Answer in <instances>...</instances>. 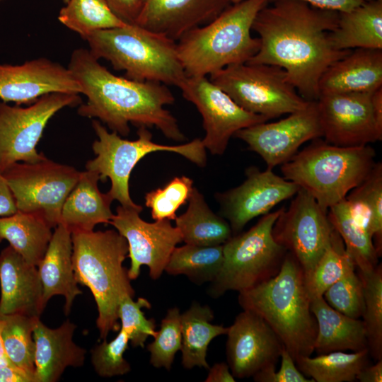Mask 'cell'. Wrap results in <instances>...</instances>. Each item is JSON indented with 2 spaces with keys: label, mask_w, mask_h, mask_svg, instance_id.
<instances>
[{
  "label": "cell",
  "mask_w": 382,
  "mask_h": 382,
  "mask_svg": "<svg viewBox=\"0 0 382 382\" xmlns=\"http://www.w3.org/2000/svg\"><path fill=\"white\" fill-rule=\"evenodd\" d=\"M0 1H3V0H0Z\"/></svg>",
  "instance_id": "cell-55"
},
{
  "label": "cell",
  "mask_w": 382,
  "mask_h": 382,
  "mask_svg": "<svg viewBox=\"0 0 382 382\" xmlns=\"http://www.w3.org/2000/svg\"><path fill=\"white\" fill-rule=\"evenodd\" d=\"M151 305L145 298H138L134 301L131 296L125 297L118 308V318L120 328L124 330L134 347H144L149 336H155L156 331L154 318L146 319L142 311L143 308H151Z\"/></svg>",
  "instance_id": "cell-43"
},
{
  "label": "cell",
  "mask_w": 382,
  "mask_h": 382,
  "mask_svg": "<svg viewBox=\"0 0 382 382\" xmlns=\"http://www.w3.org/2000/svg\"><path fill=\"white\" fill-rule=\"evenodd\" d=\"M268 3V0H243L185 33L177 42V51L186 76H207L227 66L250 60L260 45L259 38L251 35L252 25Z\"/></svg>",
  "instance_id": "cell-5"
},
{
  "label": "cell",
  "mask_w": 382,
  "mask_h": 382,
  "mask_svg": "<svg viewBox=\"0 0 382 382\" xmlns=\"http://www.w3.org/2000/svg\"><path fill=\"white\" fill-rule=\"evenodd\" d=\"M356 379L360 382L382 381V359L377 360L374 365H367L357 375Z\"/></svg>",
  "instance_id": "cell-51"
},
{
  "label": "cell",
  "mask_w": 382,
  "mask_h": 382,
  "mask_svg": "<svg viewBox=\"0 0 382 382\" xmlns=\"http://www.w3.org/2000/svg\"><path fill=\"white\" fill-rule=\"evenodd\" d=\"M91 53L109 62L125 77L180 87L187 76L177 42L133 23L98 30L86 40Z\"/></svg>",
  "instance_id": "cell-7"
},
{
  "label": "cell",
  "mask_w": 382,
  "mask_h": 382,
  "mask_svg": "<svg viewBox=\"0 0 382 382\" xmlns=\"http://www.w3.org/2000/svg\"><path fill=\"white\" fill-rule=\"evenodd\" d=\"M214 318L210 307L197 302L180 314V350L185 369L199 366L209 369L206 357L210 342L217 336L226 335L228 330V327L212 324Z\"/></svg>",
  "instance_id": "cell-30"
},
{
  "label": "cell",
  "mask_w": 382,
  "mask_h": 382,
  "mask_svg": "<svg viewBox=\"0 0 382 382\" xmlns=\"http://www.w3.org/2000/svg\"><path fill=\"white\" fill-rule=\"evenodd\" d=\"M205 382H235V377L231 372L230 368L226 362L214 364L209 368V372Z\"/></svg>",
  "instance_id": "cell-50"
},
{
  "label": "cell",
  "mask_w": 382,
  "mask_h": 382,
  "mask_svg": "<svg viewBox=\"0 0 382 382\" xmlns=\"http://www.w3.org/2000/svg\"><path fill=\"white\" fill-rule=\"evenodd\" d=\"M67 68L87 98L77 110L81 117H96L122 137L129 134L131 123L138 127H156L176 141L186 139L176 118L164 108L175 102L166 85L115 75L89 50L81 47L73 51Z\"/></svg>",
  "instance_id": "cell-2"
},
{
  "label": "cell",
  "mask_w": 382,
  "mask_h": 382,
  "mask_svg": "<svg viewBox=\"0 0 382 382\" xmlns=\"http://www.w3.org/2000/svg\"><path fill=\"white\" fill-rule=\"evenodd\" d=\"M369 356L366 348L352 353L334 351L315 357H302L295 362L300 371L314 382H352L369 365Z\"/></svg>",
  "instance_id": "cell-34"
},
{
  "label": "cell",
  "mask_w": 382,
  "mask_h": 382,
  "mask_svg": "<svg viewBox=\"0 0 382 382\" xmlns=\"http://www.w3.org/2000/svg\"><path fill=\"white\" fill-rule=\"evenodd\" d=\"M327 214L359 272L373 270L378 265V255L372 238L352 216L345 198L330 207Z\"/></svg>",
  "instance_id": "cell-33"
},
{
  "label": "cell",
  "mask_w": 382,
  "mask_h": 382,
  "mask_svg": "<svg viewBox=\"0 0 382 382\" xmlns=\"http://www.w3.org/2000/svg\"><path fill=\"white\" fill-rule=\"evenodd\" d=\"M282 208L263 215L248 231L223 244L224 261L208 289L210 296L249 289L279 272L287 251L274 241L272 231Z\"/></svg>",
  "instance_id": "cell-9"
},
{
  "label": "cell",
  "mask_w": 382,
  "mask_h": 382,
  "mask_svg": "<svg viewBox=\"0 0 382 382\" xmlns=\"http://www.w3.org/2000/svg\"><path fill=\"white\" fill-rule=\"evenodd\" d=\"M129 341L127 332L120 328L112 340L108 342L105 339L91 350V363L98 375L112 377L125 375L130 371V364L124 358Z\"/></svg>",
  "instance_id": "cell-44"
},
{
  "label": "cell",
  "mask_w": 382,
  "mask_h": 382,
  "mask_svg": "<svg viewBox=\"0 0 382 382\" xmlns=\"http://www.w3.org/2000/svg\"><path fill=\"white\" fill-rule=\"evenodd\" d=\"M58 20L84 40L98 30L128 23L116 16L104 0H69L59 11Z\"/></svg>",
  "instance_id": "cell-36"
},
{
  "label": "cell",
  "mask_w": 382,
  "mask_h": 382,
  "mask_svg": "<svg viewBox=\"0 0 382 382\" xmlns=\"http://www.w3.org/2000/svg\"><path fill=\"white\" fill-rule=\"evenodd\" d=\"M267 5L253 21L252 30L258 34L260 45L247 62L282 68L303 99L316 101L323 74L351 51L335 49L330 40L340 13L297 0H277Z\"/></svg>",
  "instance_id": "cell-1"
},
{
  "label": "cell",
  "mask_w": 382,
  "mask_h": 382,
  "mask_svg": "<svg viewBox=\"0 0 382 382\" xmlns=\"http://www.w3.org/2000/svg\"><path fill=\"white\" fill-rule=\"evenodd\" d=\"M179 88L202 115L205 131L202 142L213 155H222L238 130L269 120L240 107L207 76H187Z\"/></svg>",
  "instance_id": "cell-15"
},
{
  "label": "cell",
  "mask_w": 382,
  "mask_h": 382,
  "mask_svg": "<svg viewBox=\"0 0 382 382\" xmlns=\"http://www.w3.org/2000/svg\"><path fill=\"white\" fill-rule=\"evenodd\" d=\"M81 103L79 94L66 93L46 94L26 107L0 102V172L17 162L45 158L36 146L49 120L62 108Z\"/></svg>",
  "instance_id": "cell-12"
},
{
  "label": "cell",
  "mask_w": 382,
  "mask_h": 382,
  "mask_svg": "<svg viewBox=\"0 0 382 382\" xmlns=\"http://www.w3.org/2000/svg\"><path fill=\"white\" fill-rule=\"evenodd\" d=\"M281 365L276 371V365L267 366L252 377L256 382H314L308 379L296 366V362L289 352L283 347L280 354Z\"/></svg>",
  "instance_id": "cell-45"
},
{
  "label": "cell",
  "mask_w": 382,
  "mask_h": 382,
  "mask_svg": "<svg viewBox=\"0 0 382 382\" xmlns=\"http://www.w3.org/2000/svg\"><path fill=\"white\" fill-rule=\"evenodd\" d=\"M175 221L186 244L223 245L233 236L228 222L212 212L203 195L195 187L188 199L187 210Z\"/></svg>",
  "instance_id": "cell-29"
},
{
  "label": "cell",
  "mask_w": 382,
  "mask_h": 382,
  "mask_svg": "<svg viewBox=\"0 0 382 382\" xmlns=\"http://www.w3.org/2000/svg\"><path fill=\"white\" fill-rule=\"evenodd\" d=\"M352 216L371 236L379 256L382 253V163L377 162L358 186L346 196Z\"/></svg>",
  "instance_id": "cell-32"
},
{
  "label": "cell",
  "mask_w": 382,
  "mask_h": 382,
  "mask_svg": "<svg viewBox=\"0 0 382 382\" xmlns=\"http://www.w3.org/2000/svg\"><path fill=\"white\" fill-rule=\"evenodd\" d=\"M329 37L338 50H382V0H367L349 11L340 13L337 25Z\"/></svg>",
  "instance_id": "cell-28"
},
{
  "label": "cell",
  "mask_w": 382,
  "mask_h": 382,
  "mask_svg": "<svg viewBox=\"0 0 382 382\" xmlns=\"http://www.w3.org/2000/svg\"><path fill=\"white\" fill-rule=\"evenodd\" d=\"M288 209L282 207L272 227L274 241L291 253L304 276L314 269L328 247L333 227L316 199L300 188Z\"/></svg>",
  "instance_id": "cell-14"
},
{
  "label": "cell",
  "mask_w": 382,
  "mask_h": 382,
  "mask_svg": "<svg viewBox=\"0 0 382 382\" xmlns=\"http://www.w3.org/2000/svg\"><path fill=\"white\" fill-rule=\"evenodd\" d=\"M316 101L326 142L359 146L382 139V88L321 95Z\"/></svg>",
  "instance_id": "cell-13"
},
{
  "label": "cell",
  "mask_w": 382,
  "mask_h": 382,
  "mask_svg": "<svg viewBox=\"0 0 382 382\" xmlns=\"http://www.w3.org/2000/svg\"><path fill=\"white\" fill-rule=\"evenodd\" d=\"M17 211L13 195L0 172V217L11 215Z\"/></svg>",
  "instance_id": "cell-48"
},
{
  "label": "cell",
  "mask_w": 382,
  "mask_h": 382,
  "mask_svg": "<svg viewBox=\"0 0 382 382\" xmlns=\"http://www.w3.org/2000/svg\"><path fill=\"white\" fill-rule=\"evenodd\" d=\"M154 338L147 346L150 364L155 368L169 371L182 345L180 313L177 307L168 310Z\"/></svg>",
  "instance_id": "cell-41"
},
{
  "label": "cell",
  "mask_w": 382,
  "mask_h": 382,
  "mask_svg": "<svg viewBox=\"0 0 382 382\" xmlns=\"http://www.w3.org/2000/svg\"><path fill=\"white\" fill-rule=\"evenodd\" d=\"M227 364L235 378L251 377L263 368L276 365L284 346L258 315L243 310L228 327Z\"/></svg>",
  "instance_id": "cell-19"
},
{
  "label": "cell",
  "mask_w": 382,
  "mask_h": 382,
  "mask_svg": "<svg viewBox=\"0 0 382 382\" xmlns=\"http://www.w3.org/2000/svg\"><path fill=\"white\" fill-rule=\"evenodd\" d=\"M52 229L41 216L18 210L0 217V242L6 240L28 262L37 267L51 240Z\"/></svg>",
  "instance_id": "cell-31"
},
{
  "label": "cell",
  "mask_w": 382,
  "mask_h": 382,
  "mask_svg": "<svg viewBox=\"0 0 382 382\" xmlns=\"http://www.w3.org/2000/svg\"><path fill=\"white\" fill-rule=\"evenodd\" d=\"M1 327H2V322L0 319V357L7 358V357L6 356L4 347H3V345H2L1 335Z\"/></svg>",
  "instance_id": "cell-52"
},
{
  "label": "cell",
  "mask_w": 382,
  "mask_h": 382,
  "mask_svg": "<svg viewBox=\"0 0 382 382\" xmlns=\"http://www.w3.org/2000/svg\"><path fill=\"white\" fill-rule=\"evenodd\" d=\"M231 4L230 0H141L134 24L176 42Z\"/></svg>",
  "instance_id": "cell-21"
},
{
  "label": "cell",
  "mask_w": 382,
  "mask_h": 382,
  "mask_svg": "<svg viewBox=\"0 0 382 382\" xmlns=\"http://www.w3.org/2000/svg\"><path fill=\"white\" fill-rule=\"evenodd\" d=\"M277 0H268L273 2ZM324 10L335 11L339 13L349 11L362 4L367 0H297Z\"/></svg>",
  "instance_id": "cell-47"
},
{
  "label": "cell",
  "mask_w": 382,
  "mask_h": 382,
  "mask_svg": "<svg viewBox=\"0 0 382 382\" xmlns=\"http://www.w3.org/2000/svg\"><path fill=\"white\" fill-rule=\"evenodd\" d=\"M272 169L290 160L309 140L323 137L317 101L274 122H261L238 130L234 136Z\"/></svg>",
  "instance_id": "cell-17"
},
{
  "label": "cell",
  "mask_w": 382,
  "mask_h": 382,
  "mask_svg": "<svg viewBox=\"0 0 382 382\" xmlns=\"http://www.w3.org/2000/svg\"><path fill=\"white\" fill-rule=\"evenodd\" d=\"M0 316L22 314L40 318L46 306L37 267L11 245L0 253Z\"/></svg>",
  "instance_id": "cell-22"
},
{
  "label": "cell",
  "mask_w": 382,
  "mask_h": 382,
  "mask_svg": "<svg viewBox=\"0 0 382 382\" xmlns=\"http://www.w3.org/2000/svg\"><path fill=\"white\" fill-rule=\"evenodd\" d=\"M65 4L67 3L69 0H62Z\"/></svg>",
  "instance_id": "cell-54"
},
{
  "label": "cell",
  "mask_w": 382,
  "mask_h": 382,
  "mask_svg": "<svg viewBox=\"0 0 382 382\" xmlns=\"http://www.w3.org/2000/svg\"><path fill=\"white\" fill-rule=\"evenodd\" d=\"M72 261L78 284L89 288L98 308L100 337L118 331V308L127 296L134 298L128 270L123 262L128 255L126 239L117 231L71 233Z\"/></svg>",
  "instance_id": "cell-4"
},
{
  "label": "cell",
  "mask_w": 382,
  "mask_h": 382,
  "mask_svg": "<svg viewBox=\"0 0 382 382\" xmlns=\"http://www.w3.org/2000/svg\"><path fill=\"white\" fill-rule=\"evenodd\" d=\"M38 318L22 314L0 316L1 335L6 356L12 364L35 376L33 330Z\"/></svg>",
  "instance_id": "cell-37"
},
{
  "label": "cell",
  "mask_w": 382,
  "mask_h": 382,
  "mask_svg": "<svg viewBox=\"0 0 382 382\" xmlns=\"http://www.w3.org/2000/svg\"><path fill=\"white\" fill-rule=\"evenodd\" d=\"M0 382H37L35 375L14 365L0 367Z\"/></svg>",
  "instance_id": "cell-49"
},
{
  "label": "cell",
  "mask_w": 382,
  "mask_h": 382,
  "mask_svg": "<svg viewBox=\"0 0 382 382\" xmlns=\"http://www.w3.org/2000/svg\"><path fill=\"white\" fill-rule=\"evenodd\" d=\"M240 107L268 120L290 114L307 106L281 67L266 64H232L209 79Z\"/></svg>",
  "instance_id": "cell-10"
},
{
  "label": "cell",
  "mask_w": 382,
  "mask_h": 382,
  "mask_svg": "<svg viewBox=\"0 0 382 382\" xmlns=\"http://www.w3.org/2000/svg\"><path fill=\"white\" fill-rule=\"evenodd\" d=\"M238 301L243 310L255 313L270 325L294 361L311 356L317 323L303 270L291 253L287 252L274 277L238 292Z\"/></svg>",
  "instance_id": "cell-3"
},
{
  "label": "cell",
  "mask_w": 382,
  "mask_h": 382,
  "mask_svg": "<svg viewBox=\"0 0 382 382\" xmlns=\"http://www.w3.org/2000/svg\"><path fill=\"white\" fill-rule=\"evenodd\" d=\"M362 282L364 309L362 317L366 331L368 349L376 360L382 359V267L359 272Z\"/></svg>",
  "instance_id": "cell-39"
},
{
  "label": "cell",
  "mask_w": 382,
  "mask_h": 382,
  "mask_svg": "<svg viewBox=\"0 0 382 382\" xmlns=\"http://www.w3.org/2000/svg\"><path fill=\"white\" fill-rule=\"evenodd\" d=\"M356 266L347 251L343 241L333 228L330 243L313 270L304 276L307 291L313 299L324 292Z\"/></svg>",
  "instance_id": "cell-38"
},
{
  "label": "cell",
  "mask_w": 382,
  "mask_h": 382,
  "mask_svg": "<svg viewBox=\"0 0 382 382\" xmlns=\"http://www.w3.org/2000/svg\"><path fill=\"white\" fill-rule=\"evenodd\" d=\"M311 309L317 323L314 351L318 354L368 349L363 320L350 318L332 308L323 296L313 299Z\"/></svg>",
  "instance_id": "cell-27"
},
{
  "label": "cell",
  "mask_w": 382,
  "mask_h": 382,
  "mask_svg": "<svg viewBox=\"0 0 382 382\" xmlns=\"http://www.w3.org/2000/svg\"><path fill=\"white\" fill-rule=\"evenodd\" d=\"M52 93L80 94L81 89L67 67L47 58L21 64H0V99L29 105Z\"/></svg>",
  "instance_id": "cell-20"
},
{
  "label": "cell",
  "mask_w": 382,
  "mask_h": 382,
  "mask_svg": "<svg viewBox=\"0 0 382 382\" xmlns=\"http://www.w3.org/2000/svg\"><path fill=\"white\" fill-rule=\"evenodd\" d=\"M224 261L223 245L201 246L186 244L175 247L165 272L170 275H185L192 282H212L219 274Z\"/></svg>",
  "instance_id": "cell-35"
},
{
  "label": "cell",
  "mask_w": 382,
  "mask_h": 382,
  "mask_svg": "<svg viewBox=\"0 0 382 382\" xmlns=\"http://www.w3.org/2000/svg\"><path fill=\"white\" fill-rule=\"evenodd\" d=\"M382 88V50L357 48L330 65L318 83L320 96L371 92ZM320 97V96H319Z\"/></svg>",
  "instance_id": "cell-24"
},
{
  "label": "cell",
  "mask_w": 382,
  "mask_h": 382,
  "mask_svg": "<svg viewBox=\"0 0 382 382\" xmlns=\"http://www.w3.org/2000/svg\"><path fill=\"white\" fill-rule=\"evenodd\" d=\"M99 175L93 171L81 172L80 177L66 198L59 224L71 233L93 231L98 224H110L113 216V199L98 187Z\"/></svg>",
  "instance_id": "cell-26"
},
{
  "label": "cell",
  "mask_w": 382,
  "mask_h": 382,
  "mask_svg": "<svg viewBox=\"0 0 382 382\" xmlns=\"http://www.w3.org/2000/svg\"><path fill=\"white\" fill-rule=\"evenodd\" d=\"M92 126L98 137L92 144L96 157L87 161L86 168L97 173L103 182L110 179L111 186L108 194L123 207H142L132 199L129 181L134 166L148 154L168 151L183 156L199 167L207 163L206 149L199 138L183 144L164 145L154 142L146 127H138L137 139L128 140L115 132H109L96 120L92 121Z\"/></svg>",
  "instance_id": "cell-8"
},
{
  "label": "cell",
  "mask_w": 382,
  "mask_h": 382,
  "mask_svg": "<svg viewBox=\"0 0 382 382\" xmlns=\"http://www.w3.org/2000/svg\"><path fill=\"white\" fill-rule=\"evenodd\" d=\"M76 326L69 320L51 328L38 318L33 330L35 368L37 382L57 381L69 366L80 367L86 349L73 341Z\"/></svg>",
  "instance_id": "cell-23"
},
{
  "label": "cell",
  "mask_w": 382,
  "mask_h": 382,
  "mask_svg": "<svg viewBox=\"0 0 382 382\" xmlns=\"http://www.w3.org/2000/svg\"><path fill=\"white\" fill-rule=\"evenodd\" d=\"M193 180L187 176L175 177L164 187L147 192L145 205L154 221L175 220L177 210L185 204L193 190Z\"/></svg>",
  "instance_id": "cell-40"
},
{
  "label": "cell",
  "mask_w": 382,
  "mask_h": 382,
  "mask_svg": "<svg viewBox=\"0 0 382 382\" xmlns=\"http://www.w3.org/2000/svg\"><path fill=\"white\" fill-rule=\"evenodd\" d=\"M72 253L71 233L59 224L37 265L44 304L46 306L53 296L62 295L65 299L64 311L66 315L70 312L75 298L82 294L74 274Z\"/></svg>",
  "instance_id": "cell-25"
},
{
  "label": "cell",
  "mask_w": 382,
  "mask_h": 382,
  "mask_svg": "<svg viewBox=\"0 0 382 382\" xmlns=\"http://www.w3.org/2000/svg\"><path fill=\"white\" fill-rule=\"evenodd\" d=\"M375 156L369 145L340 146L318 138L282 164L281 171L328 212L364 180L376 163Z\"/></svg>",
  "instance_id": "cell-6"
},
{
  "label": "cell",
  "mask_w": 382,
  "mask_h": 382,
  "mask_svg": "<svg viewBox=\"0 0 382 382\" xmlns=\"http://www.w3.org/2000/svg\"><path fill=\"white\" fill-rule=\"evenodd\" d=\"M245 180L238 186L216 195L221 216L229 224L233 236L242 231L253 219L291 197L300 187L294 183L267 168L250 166L245 170Z\"/></svg>",
  "instance_id": "cell-18"
},
{
  "label": "cell",
  "mask_w": 382,
  "mask_h": 382,
  "mask_svg": "<svg viewBox=\"0 0 382 382\" xmlns=\"http://www.w3.org/2000/svg\"><path fill=\"white\" fill-rule=\"evenodd\" d=\"M18 210L43 218L54 228L64 202L81 172L47 157L35 163H15L1 172Z\"/></svg>",
  "instance_id": "cell-11"
},
{
  "label": "cell",
  "mask_w": 382,
  "mask_h": 382,
  "mask_svg": "<svg viewBox=\"0 0 382 382\" xmlns=\"http://www.w3.org/2000/svg\"><path fill=\"white\" fill-rule=\"evenodd\" d=\"M242 1L243 0H230L231 3L232 4L239 3V2Z\"/></svg>",
  "instance_id": "cell-53"
},
{
  "label": "cell",
  "mask_w": 382,
  "mask_h": 382,
  "mask_svg": "<svg viewBox=\"0 0 382 382\" xmlns=\"http://www.w3.org/2000/svg\"><path fill=\"white\" fill-rule=\"evenodd\" d=\"M355 270H351L332 284L323 296L332 308L358 319L364 313V299L362 282Z\"/></svg>",
  "instance_id": "cell-42"
},
{
  "label": "cell",
  "mask_w": 382,
  "mask_h": 382,
  "mask_svg": "<svg viewBox=\"0 0 382 382\" xmlns=\"http://www.w3.org/2000/svg\"><path fill=\"white\" fill-rule=\"evenodd\" d=\"M141 208L120 205L110 224L122 236L128 244L130 267L128 275L136 279L142 265L149 269L152 279H158L165 271L170 256L177 245L183 241L182 236L170 221L161 220L149 223L139 216Z\"/></svg>",
  "instance_id": "cell-16"
},
{
  "label": "cell",
  "mask_w": 382,
  "mask_h": 382,
  "mask_svg": "<svg viewBox=\"0 0 382 382\" xmlns=\"http://www.w3.org/2000/svg\"><path fill=\"white\" fill-rule=\"evenodd\" d=\"M113 13L128 23H134L141 0H104Z\"/></svg>",
  "instance_id": "cell-46"
}]
</instances>
